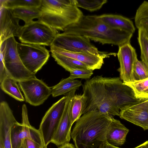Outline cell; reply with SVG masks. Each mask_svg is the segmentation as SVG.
Segmentation results:
<instances>
[{"label": "cell", "instance_id": "obj_12", "mask_svg": "<svg viewBox=\"0 0 148 148\" xmlns=\"http://www.w3.org/2000/svg\"><path fill=\"white\" fill-rule=\"evenodd\" d=\"M117 54L120 64L117 69L120 78L123 83L134 82L133 71L137 55L135 49L130 42L119 46Z\"/></svg>", "mask_w": 148, "mask_h": 148}, {"label": "cell", "instance_id": "obj_17", "mask_svg": "<svg viewBox=\"0 0 148 148\" xmlns=\"http://www.w3.org/2000/svg\"><path fill=\"white\" fill-rule=\"evenodd\" d=\"M129 130L118 120L114 118L107 128L106 138L107 142L111 145L120 146L125 141Z\"/></svg>", "mask_w": 148, "mask_h": 148}, {"label": "cell", "instance_id": "obj_9", "mask_svg": "<svg viewBox=\"0 0 148 148\" xmlns=\"http://www.w3.org/2000/svg\"><path fill=\"white\" fill-rule=\"evenodd\" d=\"M22 123L16 121L12 125L11 130L12 148H21L26 139H31L44 147L43 142L38 130L31 125L28 117L26 105H23Z\"/></svg>", "mask_w": 148, "mask_h": 148}, {"label": "cell", "instance_id": "obj_32", "mask_svg": "<svg viewBox=\"0 0 148 148\" xmlns=\"http://www.w3.org/2000/svg\"><path fill=\"white\" fill-rule=\"evenodd\" d=\"M4 42L0 43V83L8 75L5 68L4 60Z\"/></svg>", "mask_w": 148, "mask_h": 148}, {"label": "cell", "instance_id": "obj_33", "mask_svg": "<svg viewBox=\"0 0 148 148\" xmlns=\"http://www.w3.org/2000/svg\"><path fill=\"white\" fill-rule=\"evenodd\" d=\"M43 146L31 139H25L22 143L21 148H42Z\"/></svg>", "mask_w": 148, "mask_h": 148}, {"label": "cell", "instance_id": "obj_34", "mask_svg": "<svg viewBox=\"0 0 148 148\" xmlns=\"http://www.w3.org/2000/svg\"><path fill=\"white\" fill-rule=\"evenodd\" d=\"M100 148H120L116 146L110 145L107 142L103 143Z\"/></svg>", "mask_w": 148, "mask_h": 148}, {"label": "cell", "instance_id": "obj_7", "mask_svg": "<svg viewBox=\"0 0 148 148\" xmlns=\"http://www.w3.org/2000/svg\"><path fill=\"white\" fill-rule=\"evenodd\" d=\"M17 50L24 66L35 74L46 63L50 56L49 51L40 45L18 43Z\"/></svg>", "mask_w": 148, "mask_h": 148}, {"label": "cell", "instance_id": "obj_19", "mask_svg": "<svg viewBox=\"0 0 148 148\" xmlns=\"http://www.w3.org/2000/svg\"><path fill=\"white\" fill-rule=\"evenodd\" d=\"M82 85L81 81L73 79L69 77L62 79L52 87L51 94L53 97L66 95L73 90L78 89Z\"/></svg>", "mask_w": 148, "mask_h": 148}, {"label": "cell", "instance_id": "obj_11", "mask_svg": "<svg viewBox=\"0 0 148 148\" xmlns=\"http://www.w3.org/2000/svg\"><path fill=\"white\" fill-rule=\"evenodd\" d=\"M76 90H73L66 95V99L63 112L51 142L57 146L59 147L69 143L70 142L72 125L70 117V110L73 98L75 94Z\"/></svg>", "mask_w": 148, "mask_h": 148}, {"label": "cell", "instance_id": "obj_35", "mask_svg": "<svg viewBox=\"0 0 148 148\" xmlns=\"http://www.w3.org/2000/svg\"><path fill=\"white\" fill-rule=\"evenodd\" d=\"M58 148H75V147L72 144L69 143L60 146Z\"/></svg>", "mask_w": 148, "mask_h": 148}, {"label": "cell", "instance_id": "obj_10", "mask_svg": "<svg viewBox=\"0 0 148 148\" xmlns=\"http://www.w3.org/2000/svg\"><path fill=\"white\" fill-rule=\"evenodd\" d=\"M26 101L34 106L42 104L52 94V89L36 77L18 82Z\"/></svg>", "mask_w": 148, "mask_h": 148}, {"label": "cell", "instance_id": "obj_29", "mask_svg": "<svg viewBox=\"0 0 148 148\" xmlns=\"http://www.w3.org/2000/svg\"><path fill=\"white\" fill-rule=\"evenodd\" d=\"M123 83L131 88L136 97L140 99L142 95L148 90V77L140 81Z\"/></svg>", "mask_w": 148, "mask_h": 148}, {"label": "cell", "instance_id": "obj_30", "mask_svg": "<svg viewBox=\"0 0 148 148\" xmlns=\"http://www.w3.org/2000/svg\"><path fill=\"white\" fill-rule=\"evenodd\" d=\"M134 82L144 79L148 77V70L142 61L136 59L133 71Z\"/></svg>", "mask_w": 148, "mask_h": 148}, {"label": "cell", "instance_id": "obj_6", "mask_svg": "<svg viewBox=\"0 0 148 148\" xmlns=\"http://www.w3.org/2000/svg\"><path fill=\"white\" fill-rule=\"evenodd\" d=\"M58 34L56 29L38 20L22 26L18 38L22 43L50 46Z\"/></svg>", "mask_w": 148, "mask_h": 148}, {"label": "cell", "instance_id": "obj_5", "mask_svg": "<svg viewBox=\"0 0 148 148\" xmlns=\"http://www.w3.org/2000/svg\"><path fill=\"white\" fill-rule=\"evenodd\" d=\"M18 43L14 37H11L5 41L4 60L8 75L18 82L36 76L23 63L18 52Z\"/></svg>", "mask_w": 148, "mask_h": 148}, {"label": "cell", "instance_id": "obj_15", "mask_svg": "<svg viewBox=\"0 0 148 148\" xmlns=\"http://www.w3.org/2000/svg\"><path fill=\"white\" fill-rule=\"evenodd\" d=\"M17 121L8 103L2 101L0 103V143L4 148H12L11 130L12 126Z\"/></svg>", "mask_w": 148, "mask_h": 148}, {"label": "cell", "instance_id": "obj_22", "mask_svg": "<svg viewBox=\"0 0 148 148\" xmlns=\"http://www.w3.org/2000/svg\"><path fill=\"white\" fill-rule=\"evenodd\" d=\"M17 81L8 75L0 83L1 88L4 92L16 100L23 101V97Z\"/></svg>", "mask_w": 148, "mask_h": 148}, {"label": "cell", "instance_id": "obj_27", "mask_svg": "<svg viewBox=\"0 0 148 148\" xmlns=\"http://www.w3.org/2000/svg\"><path fill=\"white\" fill-rule=\"evenodd\" d=\"M138 40L140 48L141 61L148 70V38L144 29H138Z\"/></svg>", "mask_w": 148, "mask_h": 148}, {"label": "cell", "instance_id": "obj_31", "mask_svg": "<svg viewBox=\"0 0 148 148\" xmlns=\"http://www.w3.org/2000/svg\"><path fill=\"white\" fill-rule=\"evenodd\" d=\"M71 79H88L93 74V71L89 69H72L69 72Z\"/></svg>", "mask_w": 148, "mask_h": 148}, {"label": "cell", "instance_id": "obj_37", "mask_svg": "<svg viewBox=\"0 0 148 148\" xmlns=\"http://www.w3.org/2000/svg\"><path fill=\"white\" fill-rule=\"evenodd\" d=\"M140 99L144 100H148V90L142 95Z\"/></svg>", "mask_w": 148, "mask_h": 148}, {"label": "cell", "instance_id": "obj_26", "mask_svg": "<svg viewBox=\"0 0 148 148\" xmlns=\"http://www.w3.org/2000/svg\"><path fill=\"white\" fill-rule=\"evenodd\" d=\"M0 6L8 9L21 7L40 8L42 0H0Z\"/></svg>", "mask_w": 148, "mask_h": 148}, {"label": "cell", "instance_id": "obj_40", "mask_svg": "<svg viewBox=\"0 0 148 148\" xmlns=\"http://www.w3.org/2000/svg\"><path fill=\"white\" fill-rule=\"evenodd\" d=\"M42 148H47V147H44Z\"/></svg>", "mask_w": 148, "mask_h": 148}, {"label": "cell", "instance_id": "obj_36", "mask_svg": "<svg viewBox=\"0 0 148 148\" xmlns=\"http://www.w3.org/2000/svg\"><path fill=\"white\" fill-rule=\"evenodd\" d=\"M134 148H148V140Z\"/></svg>", "mask_w": 148, "mask_h": 148}, {"label": "cell", "instance_id": "obj_24", "mask_svg": "<svg viewBox=\"0 0 148 148\" xmlns=\"http://www.w3.org/2000/svg\"><path fill=\"white\" fill-rule=\"evenodd\" d=\"M85 104V98L83 95L75 94L72 100L70 113L72 125L82 115Z\"/></svg>", "mask_w": 148, "mask_h": 148}, {"label": "cell", "instance_id": "obj_28", "mask_svg": "<svg viewBox=\"0 0 148 148\" xmlns=\"http://www.w3.org/2000/svg\"><path fill=\"white\" fill-rule=\"evenodd\" d=\"M78 7H80L90 12L100 9L107 2L106 0H75Z\"/></svg>", "mask_w": 148, "mask_h": 148}, {"label": "cell", "instance_id": "obj_8", "mask_svg": "<svg viewBox=\"0 0 148 148\" xmlns=\"http://www.w3.org/2000/svg\"><path fill=\"white\" fill-rule=\"evenodd\" d=\"M66 99L64 96L54 103L46 112L38 129L44 147L51 142L58 126L64 108Z\"/></svg>", "mask_w": 148, "mask_h": 148}, {"label": "cell", "instance_id": "obj_23", "mask_svg": "<svg viewBox=\"0 0 148 148\" xmlns=\"http://www.w3.org/2000/svg\"><path fill=\"white\" fill-rule=\"evenodd\" d=\"M74 3V0H42V12L55 13L64 10Z\"/></svg>", "mask_w": 148, "mask_h": 148}, {"label": "cell", "instance_id": "obj_2", "mask_svg": "<svg viewBox=\"0 0 148 148\" xmlns=\"http://www.w3.org/2000/svg\"><path fill=\"white\" fill-rule=\"evenodd\" d=\"M114 117L98 111L83 114L77 121L71 137L76 148H100L107 142L106 132Z\"/></svg>", "mask_w": 148, "mask_h": 148}, {"label": "cell", "instance_id": "obj_18", "mask_svg": "<svg viewBox=\"0 0 148 148\" xmlns=\"http://www.w3.org/2000/svg\"><path fill=\"white\" fill-rule=\"evenodd\" d=\"M103 23L113 28L118 29L133 34L135 28L133 22L122 16L113 14H103L97 16Z\"/></svg>", "mask_w": 148, "mask_h": 148}, {"label": "cell", "instance_id": "obj_4", "mask_svg": "<svg viewBox=\"0 0 148 148\" xmlns=\"http://www.w3.org/2000/svg\"><path fill=\"white\" fill-rule=\"evenodd\" d=\"M51 46L69 51L92 54L103 59L113 54L99 51L86 37L63 32L57 35Z\"/></svg>", "mask_w": 148, "mask_h": 148}, {"label": "cell", "instance_id": "obj_16", "mask_svg": "<svg viewBox=\"0 0 148 148\" xmlns=\"http://www.w3.org/2000/svg\"><path fill=\"white\" fill-rule=\"evenodd\" d=\"M50 50L80 61L92 71L100 69L103 64V59L96 55L84 53L71 52L51 46Z\"/></svg>", "mask_w": 148, "mask_h": 148}, {"label": "cell", "instance_id": "obj_3", "mask_svg": "<svg viewBox=\"0 0 148 148\" xmlns=\"http://www.w3.org/2000/svg\"><path fill=\"white\" fill-rule=\"evenodd\" d=\"M63 31L84 36L103 45L119 46L130 42L133 34L110 27L95 15H83L77 21L67 27Z\"/></svg>", "mask_w": 148, "mask_h": 148}, {"label": "cell", "instance_id": "obj_39", "mask_svg": "<svg viewBox=\"0 0 148 148\" xmlns=\"http://www.w3.org/2000/svg\"><path fill=\"white\" fill-rule=\"evenodd\" d=\"M145 31L147 35L148 38V30H147V31L145 30Z\"/></svg>", "mask_w": 148, "mask_h": 148}, {"label": "cell", "instance_id": "obj_1", "mask_svg": "<svg viewBox=\"0 0 148 148\" xmlns=\"http://www.w3.org/2000/svg\"><path fill=\"white\" fill-rule=\"evenodd\" d=\"M85 104L82 115L98 111L114 117L121 110L144 100L137 98L132 90L119 77L97 75L82 84Z\"/></svg>", "mask_w": 148, "mask_h": 148}, {"label": "cell", "instance_id": "obj_21", "mask_svg": "<svg viewBox=\"0 0 148 148\" xmlns=\"http://www.w3.org/2000/svg\"><path fill=\"white\" fill-rule=\"evenodd\" d=\"M52 56L57 64L69 72L72 69H88L83 63L71 58L58 53L50 50Z\"/></svg>", "mask_w": 148, "mask_h": 148}, {"label": "cell", "instance_id": "obj_20", "mask_svg": "<svg viewBox=\"0 0 148 148\" xmlns=\"http://www.w3.org/2000/svg\"><path fill=\"white\" fill-rule=\"evenodd\" d=\"M10 9L15 17L23 20L25 24L32 22L34 18L38 19L40 16L41 14L40 8L21 7Z\"/></svg>", "mask_w": 148, "mask_h": 148}, {"label": "cell", "instance_id": "obj_38", "mask_svg": "<svg viewBox=\"0 0 148 148\" xmlns=\"http://www.w3.org/2000/svg\"><path fill=\"white\" fill-rule=\"evenodd\" d=\"M0 148H4L3 145L1 143H0Z\"/></svg>", "mask_w": 148, "mask_h": 148}, {"label": "cell", "instance_id": "obj_25", "mask_svg": "<svg viewBox=\"0 0 148 148\" xmlns=\"http://www.w3.org/2000/svg\"><path fill=\"white\" fill-rule=\"evenodd\" d=\"M135 25L138 29L148 30V1H144L137 9L134 18Z\"/></svg>", "mask_w": 148, "mask_h": 148}, {"label": "cell", "instance_id": "obj_13", "mask_svg": "<svg viewBox=\"0 0 148 148\" xmlns=\"http://www.w3.org/2000/svg\"><path fill=\"white\" fill-rule=\"evenodd\" d=\"M119 116L144 130H148V100L131 106L120 111Z\"/></svg>", "mask_w": 148, "mask_h": 148}, {"label": "cell", "instance_id": "obj_14", "mask_svg": "<svg viewBox=\"0 0 148 148\" xmlns=\"http://www.w3.org/2000/svg\"><path fill=\"white\" fill-rule=\"evenodd\" d=\"M0 43L9 38L20 36L22 26L19 19L14 16L11 10L0 6Z\"/></svg>", "mask_w": 148, "mask_h": 148}]
</instances>
